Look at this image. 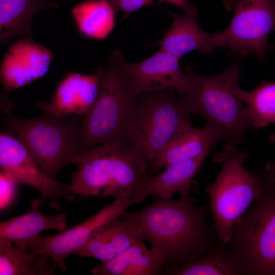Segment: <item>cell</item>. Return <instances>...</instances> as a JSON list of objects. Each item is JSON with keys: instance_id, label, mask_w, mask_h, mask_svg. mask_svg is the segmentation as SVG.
<instances>
[{"instance_id": "obj_1", "label": "cell", "mask_w": 275, "mask_h": 275, "mask_svg": "<svg viewBox=\"0 0 275 275\" xmlns=\"http://www.w3.org/2000/svg\"><path fill=\"white\" fill-rule=\"evenodd\" d=\"M139 223L151 250L167 266L196 261L220 243L214 227L206 221V208L191 196L179 200L154 197L152 203L130 212Z\"/></svg>"}, {"instance_id": "obj_2", "label": "cell", "mask_w": 275, "mask_h": 275, "mask_svg": "<svg viewBox=\"0 0 275 275\" xmlns=\"http://www.w3.org/2000/svg\"><path fill=\"white\" fill-rule=\"evenodd\" d=\"M71 188L76 195L129 199L138 195L149 174L120 141L101 144L76 155ZM142 198V197H138Z\"/></svg>"}, {"instance_id": "obj_3", "label": "cell", "mask_w": 275, "mask_h": 275, "mask_svg": "<svg viewBox=\"0 0 275 275\" xmlns=\"http://www.w3.org/2000/svg\"><path fill=\"white\" fill-rule=\"evenodd\" d=\"M185 70L190 112L203 117L221 141L235 145L243 143L251 125L246 108L237 93L241 75L239 60L234 59L225 71L213 76L198 74L190 66Z\"/></svg>"}, {"instance_id": "obj_4", "label": "cell", "mask_w": 275, "mask_h": 275, "mask_svg": "<svg viewBox=\"0 0 275 275\" xmlns=\"http://www.w3.org/2000/svg\"><path fill=\"white\" fill-rule=\"evenodd\" d=\"M123 58L117 50L105 66L97 69L100 74L99 93L82 116L78 154L101 144L124 140L139 94L130 88L124 76L121 67Z\"/></svg>"}, {"instance_id": "obj_5", "label": "cell", "mask_w": 275, "mask_h": 275, "mask_svg": "<svg viewBox=\"0 0 275 275\" xmlns=\"http://www.w3.org/2000/svg\"><path fill=\"white\" fill-rule=\"evenodd\" d=\"M191 114L185 93L142 92L123 144L151 173L154 161L169 141L191 123Z\"/></svg>"}, {"instance_id": "obj_6", "label": "cell", "mask_w": 275, "mask_h": 275, "mask_svg": "<svg viewBox=\"0 0 275 275\" xmlns=\"http://www.w3.org/2000/svg\"><path fill=\"white\" fill-rule=\"evenodd\" d=\"M248 154L237 149L235 145L225 144L213 157L214 162L222 164V170L207 191L213 227L224 245L227 244L234 227L251 204L262 195L258 179L244 166Z\"/></svg>"}, {"instance_id": "obj_7", "label": "cell", "mask_w": 275, "mask_h": 275, "mask_svg": "<svg viewBox=\"0 0 275 275\" xmlns=\"http://www.w3.org/2000/svg\"><path fill=\"white\" fill-rule=\"evenodd\" d=\"M80 115L57 116L43 112L24 119L8 114L2 124L21 140L43 171L57 180L59 172L74 163L78 154Z\"/></svg>"}, {"instance_id": "obj_8", "label": "cell", "mask_w": 275, "mask_h": 275, "mask_svg": "<svg viewBox=\"0 0 275 275\" xmlns=\"http://www.w3.org/2000/svg\"><path fill=\"white\" fill-rule=\"evenodd\" d=\"M233 11L227 28L212 33L217 48L241 57L255 54L264 62L269 49V35L275 31V0H223Z\"/></svg>"}, {"instance_id": "obj_9", "label": "cell", "mask_w": 275, "mask_h": 275, "mask_svg": "<svg viewBox=\"0 0 275 275\" xmlns=\"http://www.w3.org/2000/svg\"><path fill=\"white\" fill-rule=\"evenodd\" d=\"M262 195L236 224L226 245L243 257L253 275H275V193Z\"/></svg>"}, {"instance_id": "obj_10", "label": "cell", "mask_w": 275, "mask_h": 275, "mask_svg": "<svg viewBox=\"0 0 275 275\" xmlns=\"http://www.w3.org/2000/svg\"><path fill=\"white\" fill-rule=\"evenodd\" d=\"M11 131L0 134V166L3 171L16 184L34 188L48 198L51 207L61 208L62 198L73 199L76 195L70 184L54 180L43 171L21 140Z\"/></svg>"}, {"instance_id": "obj_11", "label": "cell", "mask_w": 275, "mask_h": 275, "mask_svg": "<svg viewBox=\"0 0 275 275\" xmlns=\"http://www.w3.org/2000/svg\"><path fill=\"white\" fill-rule=\"evenodd\" d=\"M146 198L114 199L95 214L57 235L43 237L39 235L31 239L29 248L36 253L50 257L62 271L66 267L64 259L86 244L97 233L119 218L132 205Z\"/></svg>"}, {"instance_id": "obj_12", "label": "cell", "mask_w": 275, "mask_h": 275, "mask_svg": "<svg viewBox=\"0 0 275 275\" xmlns=\"http://www.w3.org/2000/svg\"><path fill=\"white\" fill-rule=\"evenodd\" d=\"M179 59L159 49L149 58L137 63L127 62L124 58L121 67L129 87L138 94L156 90H176L179 93H186L188 77L180 69Z\"/></svg>"}, {"instance_id": "obj_13", "label": "cell", "mask_w": 275, "mask_h": 275, "mask_svg": "<svg viewBox=\"0 0 275 275\" xmlns=\"http://www.w3.org/2000/svg\"><path fill=\"white\" fill-rule=\"evenodd\" d=\"M53 58L46 47L31 39L19 38L9 47L0 68L1 82L6 92L43 76Z\"/></svg>"}, {"instance_id": "obj_14", "label": "cell", "mask_w": 275, "mask_h": 275, "mask_svg": "<svg viewBox=\"0 0 275 275\" xmlns=\"http://www.w3.org/2000/svg\"><path fill=\"white\" fill-rule=\"evenodd\" d=\"M100 74L69 73L58 85L51 101L36 105L44 113L57 116H82L94 103L99 93Z\"/></svg>"}, {"instance_id": "obj_15", "label": "cell", "mask_w": 275, "mask_h": 275, "mask_svg": "<svg viewBox=\"0 0 275 275\" xmlns=\"http://www.w3.org/2000/svg\"><path fill=\"white\" fill-rule=\"evenodd\" d=\"M145 239L142 229L130 212H126L97 233L73 254L105 262Z\"/></svg>"}, {"instance_id": "obj_16", "label": "cell", "mask_w": 275, "mask_h": 275, "mask_svg": "<svg viewBox=\"0 0 275 275\" xmlns=\"http://www.w3.org/2000/svg\"><path fill=\"white\" fill-rule=\"evenodd\" d=\"M198 10L196 5H191L184 16L170 13L173 23L162 39L156 44L160 46L159 50L180 58L192 51L209 53L217 48L212 33L204 31L198 24L196 18Z\"/></svg>"}, {"instance_id": "obj_17", "label": "cell", "mask_w": 275, "mask_h": 275, "mask_svg": "<svg viewBox=\"0 0 275 275\" xmlns=\"http://www.w3.org/2000/svg\"><path fill=\"white\" fill-rule=\"evenodd\" d=\"M221 140L214 129L206 124L201 128L188 124L167 144L154 161L151 173L162 168L196 158L210 152Z\"/></svg>"}, {"instance_id": "obj_18", "label": "cell", "mask_w": 275, "mask_h": 275, "mask_svg": "<svg viewBox=\"0 0 275 275\" xmlns=\"http://www.w3.org/2000/svg\"><path fill=\"white\" fill-rule=\"evenodd\" d=\"M209 153L206 152L191 159L171 165L162 172L149 177L138 197L147 198L153 195L171 199L175 193H179L182 198L191 196L193 179Z\"/></svg>"}, {"instance_id": "obj_19", "label": "cell", "mask_w": 275, "mask_h": 275, "mask_svg": "<svg viewBox=\"0 0 275 275\" xmlns=\"http://www.w3.org/2000/svg\"><path fill=\"white\" fill-rule=\"evenodd\" d=\"M42 202L41 199H34L31 208L25 214L1 222L0 239L8 240L20 248H28L29 241L43 231H64L67 227L66 215L49 216L43 214L40 211Z\"/></svg>"}, {"instance_id": "obj_20", "label": "cell", "mask_w": 275, "mask_h": 275, "mask_svg": "<svg viewBox=\"0 0 275 275\" xmlns=\"http://www.w3.org/2000/svg\"><path fill=\"white\" fill-rule=\"evenodd\" d=\"M161 274L253 275V273L243 257L220 242L196 261L163 268Z\"/></svg>"}, {"instance_id": "obj_21", "label": "cell", "mask_w": 275, "mask_h": 275, "mask_svg": "<svg viewBox=\"0 0 275 275\" xmlns=\"http://www.w3.org/2000/svg\"><path fill=\"white\" fill-rule=\"evenodd\" d=\"M49 0H0V42L8 44L14 37L32 39L31 21L44 9L59 8Z\"/></svg>"}, {"instance_id": "obj_22", "label": "cell", "mask_w": 275, "mask_h": 275, "mask_svg": "<svg viewBox=\"0 0 275 275\" xmlns=\"http://www.w3.org/2000/svg\"><path fill=\"white\" fill-rule=\"evenodd\" d=\"M165 262L144 242L135 243L114 258L94 267L96 275H159Z\"/></svg>"}, {"instance_id": "obj_23", "label": "cell", "mask_w": 275, "mask_h": 275, "mask_svg": "<svg viewBox=\"0 0 275 275\" xmlns=\"http://www.w3.org/2000/svg\"><path fill=\"white\" fill-rule=\"evenodd\" d=\"M58 269L50 257L0 239V275H52Z\"/></svg>"}, {"instance_id": "obj_24", "label": "cell", "mask_w": 275, "mask_h": 275, "mask_svg": "<svg viewBox=\"0 0 275 275\" xmlns=\"http://www.w3.org/2000/svg\"><path fill=\"white\" fill-rule=\"evenodd\" d=\"M72 13L79 31L96 39L104 38L112 31L116 13L107 0H87L75 6Z\"/></svg>"}, {"instance_id": "obj_25", "label": "cell", "mask_w": 275, "mask_h": 275, "mask_svg": "<svg viewBox=\"0 0 275 275\" xmlns=\"http://www.w3.org/2000/svg\"><path fill=\"white\" fill-rule=\"evenodd\" d=\"M237 93L247 105L251 127L260 129L275 123V81H262L252 91L239 87Z\"/></svg>"}, {"instance_id": "obj_26", "label": "cell", "mask_w": 275, "mask_h": 275, "mask_svg": "<svg viewBox=\"0 0 275 275\" xmlns=\"http://www.w3.org/2000/svg\"><path fill=\"white\" fill-rule=\"evenodd\" d=\"M117 13L121 11L123 13V19H127L131 14L143 7L155 5L154 0H107Z\"/></svg>"}, {"instance_id": "obj_27", "label": "cell", "mask_w": 275, "mask_h": 275, "mask_svg": "<svg viewBox=\"0 0 275 275\" xmlns=\"http://www.w3.org/2000/svg\"><path fill=\"white\" fill-rule=\"evenodd\" d=\"M16 184L1 171L0 175L1 210L6 208L13 200Z\"/></svg>"}, {"instance_id": "obj_28", "label": "cell", "mask_w": 275, "mask_h": 275, "mask_svg": "<svg viewBox=\"0 0 275 275\" xmlns=\"http://www.w3.org/2000/svg\"><path fill=\"white\" fill-rule=\"evenodd\" d=\"M255 172L261 183L275 193V160L266 162L263 168Z\"/></svg>"}, {"instance_id": "obj_29", "label": "cell", "mask_w": 275, "mask_h": 275, "mask_svg": "<svg viewBox=\"0 0 275 275\" xmlns=\"http://www.w3.org/2000/svg\"><path fill=\"white\" fill-rule=\"evenodd\" d=\"M166 2L173 4L182 9L184 12L187 11L190 5L188 4L189 0H160V2Z\"/></svg>"}, {"instance_id": "obj_30", "label": "cell", "mask_w": 275, "mask_h": 275, "mask_svg": "<svg viewBox=\"0 0 275 275\" xmlns=\"http://www.w3.org/2000/svg\"><path fill=\"white\" fill-rule=\"evenodd\" d=\"M269 140L270 142L275 144V134H272L269 137Z\"/></svg>"}, {"instance_id": "obj_31", "label": "cell", "mask_w": 275, "mask_h": 275, "mask_svg": "<svg viewBox=\"0 0 275 275\" xmlns=\"http://www.w3.org/2000/svg\"><path fill=\"white\" fill-rule=\"evenodd\" d=\"M269 49H270L275 52V44H270Z\"/></svg>"}]
</instances>
